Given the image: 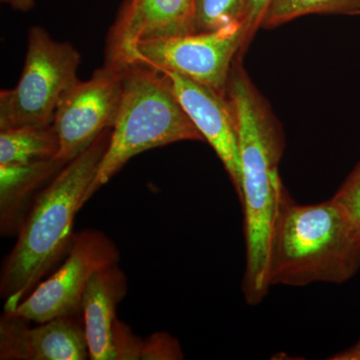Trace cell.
<instances>
[{"instance_id":"cell-1","label":"cell","mask_w":360,"mask_h":360,"mask_svg":"<svg viewBox=\"0 0 360 360\" xmlns=\"http://www.w3.org/2000/svg\"><path fill=\"white\" fill-rule=\"evenodd\" d=\"M238 122L241 167L240 203L245 212L246 303L257 305L269 295L272 231L285 187L278 167L285 149L283 127L266 99L243 68L232 65L226 89Z\"/></svg>"},{"instance_id":"cell-2","label":"cell","mask_w":360,"mask_h":360,"mask_svg":"<svg viewBox=\"0 0 360 360\" xmlns=\"http://www.w3.org/2000/svg\"><path fill=\"white\" fill-rule=\"evenodd\" d=\"M111 130L70 160L33 200L0 274L6 314L14 311L68 252L75 215L84 207L85 194L108 150Z\"/></svg>"},{"instance_id":"cell-3","label":"cell","mask_w":360,"mask_h":360,"mask_svg":"<svg viewBox=\"0 0 360 360\" xmlns=\"http://www.w3.org/2000/svg\"><path fill=\"white\" fill-rule=\"evenodd\" d=\"M360 269V224L330 200L298 205L284 191L270 245L269 281L302 288L347 283Z\"/></svg>"},{"instance_id":"cell-4","label":"cell","mask_w":360,"mask_h":360,"mask_svg":"<svg viewBox=\"0 0 360 360\" xmlns=\"http://www.w3.org/2000/svg\"><path fill=\"white\" fill-rule=\"evenodd\" d=\"M179 141H205L175 96L169 78L144 63L125 65L110 144L84 205L134 156Z\"/></svg>"},{"instance_id":"cell-5","label":"cell","mask_w":360,"mask_h":360,"mask_svg":"<svg viewBox=\"0 0 360 360\" xmlns=\"http://www.w3.org/2000/svg\"><path fill=\"white\" fill-rule=\"evenodd\" d=\"M80 61L70 42L58 41L44 28L32 26L18 84L0 91V130L52 125L61 101L79 82Z\"/></svg>"},{"instance_id":"cell-6","label":"cell","mask_w":360,"mask_h":360,"mask_svg":"<svg viewBox=\"0 0 360 360\" xmlns=\"http://www.w3.org/2000/svg\"><path fill=\"white\" fill-rule=\"evenodd\" d=\"M243 44L245 28L236 22L213 32L139 42L129 65L141 63L179 73L226 96L232 65L243 56Z\"/></svg>"},{"instance_id":"cell-7","label":"cell","mask_w":360,"mask_h":360,"mask_svg":"<svg viewBox=\"0 0 360 360\" xmlns=\"http://www.w3.org/2000/svg\"><path fill=\"white\" fill-rule=\"evenodd\" d=\"M120 259L117 245L104 232L92 229L78 231L73 234L63 265L9 314L34 323L82 314V297L90 278L98 270L118 264Z\"/></svg>"},{"instance_id":"cell-8","label":"cell","mask_w":360,"mask_h":360,"mask_svg":"<svg viewBox=\"0 0 360 360\" xmlns=\"http://www.w3.org/2000/svg\"><path fill=\"white\" fill-rule=\"evenodd\" d=\"M124 66L104 63L86 82H78L59 104L52 125L60 148L56 158L70 162L108 129L122 101Z\"/></svg>"},{"instance_id":"cell-9","label":"cell","mask_w":360,"mask_h":360,"mask_svg":"<svg viewBox=\"0 0 360 360\" xmlns=\"http://www.w3.org/2000/svg\"><path fill=\"white\" fill-rule=\"evenodd\" d=\"M191 33L194 0H125L108 33L105 63L127 65L139 42Z\"/></svg>"},{"instance_id":"cell-10","label":"cell","mask_w":360,"mask_h":360,"mask_svg":"<svg viewBox=\"0 0 360 360\" xmlns=\"http://www.w3.org/2000/svg\"><path fill=\"white\" fill-rule=\"evenodd\" d=\"M32 321L4 314L0 319L1 360L90 359L82 314L68 315L32 326Z\"/></svg>"},{"instance_id":"cell-11","label":"cell","mask_w":360,"mask_h":360,"mask_svg":"<svg viewBox=\"0 0 360 360\" xmlns=\"http://www.w3.org/2000/svg\"><path fill=\"white\" fill-rule=\"evenodd\" d=\"M162 72L172 82L175 96L191 122L200 130L205 141L214 149L240 200L238 129L231 101L226 96L179 73Z\"/></svg>"},{"instance_id":"cell-12","label":"cell","mask_w":360,"mask_h":360,"mask_svg":"<svg viewBox=\"0 0 360 360\" xmlns=\"http://www.w3.org/2000/svg\"><path fill=\"white\" fill-rule=\"evenodd\" d=\"M127 292V278L120 265L98 270L82 297L85 335L92 360H115L112 328L117 305Z\"/></svg>"},{"instance_id":"cell-13","label":"cell","mask_w":360,"mask_h":360,"mask_svg":"<svg viewBox=\"0 0 360 360\" xmlns=\"http://www.w3.org/2000/svg\"><path fill=\"white\" fill-rule=\"evenodd\" d=\"M68 162L58 158L0 165V231L18 236L33 200Z\"/></svg>"},{"instance_id":"cell-14","label":"cell","mask_w":360,"mask_h":360,"mask_svg":"<svg viewBox=\"0 0 360 360\" xmlns=\"http://www.w3.org/2000/svg\"><path fill=\"white\" fill-rule=\"evenodd\" d=\"M59 148L60 142L53 125L0 130V165L56 158Z\"/></svg>"},{"instance_id":"cell-15","label":"cell","mask_w":360,"mask_h":360,"mask_svg":"<svg viewBox=\"0 0 360 360\" xmlns=\"http://www.w3.org/2000/svg\"><path fill=\"white\" fill-rule=\"evenodd\" d=\"M309 14L360 15V0H274L262 28L278 27Z\"/></svg>"},{"instance_id":"cell-16","label":"cell","mask_w":360,"mask_h":360,"mask_svg":"<svg viewBox=\"0 0 360 360\" xmlns=\"http://www.w3.org/2000/svg\"><path fill=\"white\" fill-rule=\"evenodd\" d=\"M243 0H194L195 32L220 30L241 22Z\"/></svg>"},{"instance_id":"cell-17","label":"cell","mask_w":360,"mask_h":360,"mask_svg":"<svg viewBox=\"0 0 360 360\" xmlns=\"http://www.w3.org/2000/svg\"><path fill=\"white\" fill-rule=\"evenodd\" d=\"M184 356L179 340L168 333H155L143 340L141 360H180Z\"/></svg>"},{"instance_id":"cell-18","label":"cell","mask_w":360,"mask_h":360,"mask_svg":"<svg viewBox=\"0 0 360 360\" xmlns=\"http://www.w3.org/2000/svg\"><path fill=\"white\" fill-rule=\"evenodd\" d=\"M143 340L134 335L131 328L116 319L112 328V347L115 360L141 359Z\"/></svg>"},{"instance_id":"cell-19","label":"cell","mask_w":360,"mask_h":360,"mask_svg":"<svg viewBox=\"0 0 360 360\" xmlns=\"http://www.w3.org/2000/svg\"><path fill=\"white\" fill-rule=\"evenodd\" d=\"M274 0H243V23L245 28V44L243 53H245L251 40L257 34V30L262 28L265 14Z\"/></svg>"},{"instance_id":"cell-20","label":"cell","mask_w":360,"mask_h":360,"mask_svg":"<svg viewBox=\"0 0 360 360\" xmlns=\"http://www.w3.org/2000/svg\"><path fill=\"white\" fill-rule=\"evenodd\" d=\"M331 198L345 206L360 224V161Z\"/></svg>"},{"instance_id":"cell-21","label":"cell","mask_w":360,"mask_h":360,"mask_svg":"<svg viewBox=\"0 0 360 360\" xmlns=\"http://www.w3.org/2000/svg\"><path fill=\"white\" fill-rule=\"evenodd\" d=\"M328 360H360V340H357L352 347L331 355Z\"/></svg>"},{"instance_id":"cell-22","label":"cell","mask_w":360,"mask_h":360,"mask_svg":"<svg viewBox=\"0 0 360 360\" xmlns=\"http://www.w3.org/2000/svg\"><path fill=\"white\" fill-rule=\"evenodd\" d=\"M1 2L8 4L14 11L26 13L34 6L35 0H1Z\"/></svg>"}]
</instances>
